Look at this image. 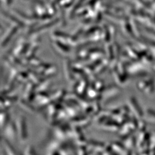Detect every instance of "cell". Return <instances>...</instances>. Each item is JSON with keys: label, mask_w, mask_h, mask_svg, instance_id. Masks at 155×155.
I'll list each match as a JSON object with an SVG mask.
<instances>
[{"label": "cell", "mask_w": 155, "mask_h": 155, "mask_svg": "<svg viewBox=\"0 0 155 155\" xmlns=\"http://www.w3.org/2000/svg\"><path fill=\"white\" fill-rule=\"evenodd\" d=\"M18 137L22 141L24 142L27 139V129L25 117L22 115L17 117L16 120Z\"/></svg>", "instance_id": "1"}, {"label": "cell", "mask_w": 155, "mask_h": 155, "mask_svg": "<svg viewBox=\"0 0 155 155\" xmlns=\"http://www.w3.org/2000/svg\"><path fill=\"white\" fill-rule=\"evenodd\" d=\"M51 47L56 54L61 56H67L71 52L70 46L69 45L59 40L52 41Z\"/></svg>", "instance_id": "2"}, {"label": "cell", "mask_w": 155, "mask_h": 155, "mask_svg": "<svg viewBox=\"0 0 155 155\" xmlns=\"http://www.w3.org/2000/svg\"><path fill=\"white\" fill-rule=\"evenodd\" d=\"M6 139L9 141H16L18 137L16 122L11 121L3 130Z\"/></svg>", "instance_id": "3"}, {"label": "cell", "mask_w": 155, "mask_h": 155, "mask_svg": "<svg viewBox=\"0 0 155 155\" xmlns=\"http://www.w3.org/2000/svg\"><path fill=\"white\" fill-rule=\"evenodd\" d=\"M63 70L65 79L68 82H73L75 79V76L73 72L72 62L68 59L65 58L63 61Z\"/></svg>", "instance_id": "4"}, {"label": "cell", "mask_w": 155, "mask_h": 155, "mask_svg": "<svg viewBox=\"0 0 155 155\" xmlns=\"http://www.w3.org/2000/svg\"><path fill=\"white\" fill-rule=\"evenodd\" d=\"M18 106L21 108L22 110H24L28 113L31 114H33L36 111V109L35 107L34 106L32 105L29 101L28 100H25L22 98V99H20L17 101Z\"/></svg>", "instance_id": "5"}, {"label": "cell", "mask_w": 155, "mask_h": 155, "mask_svg": "<svg viewBox=\"0 0 155 155\" xmlns=\"http://www.w3.org/2000/svg\"><path fill=\"white\" fill-rule=\"evenodd\" d=\"M1 141H2V144L3 145L4 150H5V155H16V150L8 139H6L5 137H2Z\"/></svg>", "instance_id": "6"}, {"label": "cell", "mask_w": 155, "mask_h": 155, "mask_svg": "<svg viewBox=\"0 0 155 155\" xmlns=\"http://www.w3.org/2000/svg\"><path fill=\"white\" fill-rule=\"evenodd\" d=\"M116 123V122H115ZM114 121L111 120H107L105 122L100 125L101 129L104 131H107V132H112L115 131L116 128H117V125L116 124Z\"/></svg>", "instance_id": "7"}, {"label": "cell", "mask_w": 155, "mask_h": 155, "mask_svg": "<svg viewBox=\"0 0 155 155\" xmlns=\"http://www.w3.org/2000/svg\"><path fill=\"white\" fill-rule=\"evenodd\" d=\"M1 128L3 130L6 126L11 121V116L7 111H1Z\"/></svg>", "instance_id": "8"}, {"label": "cell", "mask_w": 155, "mask_h": 155, "mask_svg": "<svg viewBox=\"0 0 155 155\" xmlns=\"http://www.w3.org/2000/svg\"><path fill=\"white\" fill-rule=\"evenodd\" d=\"M43 63V62L41 61L39 58L34 56L32 59L29 60L27 62V64L28 65L29 67L32 68L35 70H37L39 68L41 65Z\"/></svg>", "instance_id": "9"}, {"label": "cell", "mask_w": 155, "mask_h": 155, "mask_svg": "<svg viewBox=\"0 0 155 155\" xmlns=\"http://www.w3.org/2000/svg\"><path fill=\"white\" fill-rule=\"evenodd\" d=\"M94 86H95V87L96 90L98 91V92L101 94H102V93H103L106 89L104 81L102 80L94 82Z\"/></svg>", "instance_id": "10"}, {"label": "cell", "mask_w": 155, "mask_h": 155, "mask_svg": "<svg viewBox=\"0 0 155 155\" xmlns=\"http://www.w3.org/2000/svg\"><path fill=\"white\" fill-rule=\"evenodd\" d=\"M23 154L27 155H36V152L34 149L33 146L28 145L24 150Z\"/></svg>", "instance_id": "11"}]
</instances>
